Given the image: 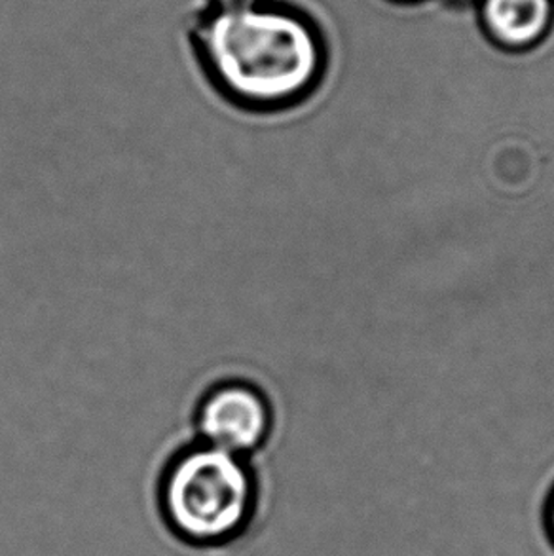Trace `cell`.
Segmentation results:
<instances>
[{
    "label": "cell",
    "mask_w": 554,
    "mask_h": 556,
    "mask_svg": "<svg viewBox=\"0 0 554 556\" xmlns=\"http://www.w3.org/2000/svg\"><path fill=\"white\" fill-rule=\"evenodd\" d=\"M188 37L203 80L243 114L281 116L304 109L322 91L329 68L319 23L289 0L203 8Z\"/></svg>",
    "instance_id": "1"
},
{
    "label": "cell",
    "mask_w": 554,
    "mask_h": 556,
    "mask_svg": "<svg viewBox=\"0 0 554 556\" xmlns=\"http://www.w3.org/2000/svg\"><path fill=\"white\" fill-rule=\"evenodd\" d=\"M251 496L253 482L243 458L202 441L180 452L165 475L167 517L180 534L200 542L238 530Z\"/></svg>",
    "instance_id": "2"
},
{
    "label": "cell",
    "mask_w": 554,
    "mask_h": 556,
    "mask_svg": "<svg viewBox=\"0 0 554 556\" xmlns=\"http://www.w3.org/2000/svg\"><path fill=\"white\" fill-rule=\"evenodd\" d=\"M194 428L202 443L245 458L270 441L276 406L261 383L223 378L198 397Z\"/></svg>",
    "instance_id": "3"
},
{
    "label": "cell",
    "mask_w": 554,
    "mask_h": 556,
    "mask_svg": "<svg viewBox=\"0 0 554 556\" xmlns=\"http://www.w3.org/2000/svg\"><path fill=\"white\" fill-rule=\"evenodd\" d=\"M480 27L492 45L522 53L540 46L554 23V0H477Z\"/></svg>",
    "instance_id": "4"
},
{
    "label": "cell",
    "mask_w": 554,
    "mask_h": 556,
    "mask_svg": "<svg viewBox=\"0 0 554 556\" xmlns=\"http://www.w3.org/2000/svg\"><path fill=\"white\" fill-rule=\"evenodd\" d=\"M263 0H205V8L213 10H238V8L255 7Z\"/></svg>",
    "instance_id": "5"
},
{
    "label": "cell",
    "mask_w": 554,
    "mask_h": 556,
    "mask_svg": "<svg viewBox=\"0 0 554 556\" xmlns=\"http://www.w3.org/2000/svg\"><path fill=\"white\" fill-rule=\"evenodd\" d=\"M549 522H551V530H553L554 535V497L553 502H551V511H549Z\"/></svg>",
    "instance_id": "6"
},
{
    "label": "cell",
    "mask_w": 554,
    "mask_h": 556,
    "mask_svg": "<svg viewBox=\"0 0 554 556\" xmlns=\"http://www.w3.org/2000/svg\"><path fill=\"white\" fill-rule=\"evenodd\" d=\"M454 4H477V0H450Z\"/></svg>",
    "instance_id": "7"
},
{
    "label": "cell",
    "mask_w": 554,
    "mask_h": 556,
    "mask_svg": "<svg viewBox=\"0 0 554 556\" xmlns=\"http://www.w3.org/2000/svg\"><path fill=\"white\" fill-rule=\"evenodd\" d=\"M399 2H419V0H399Z\"/></svg>",
    "instance_id": "8"
}]
</instances>
